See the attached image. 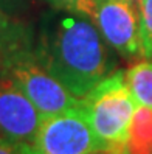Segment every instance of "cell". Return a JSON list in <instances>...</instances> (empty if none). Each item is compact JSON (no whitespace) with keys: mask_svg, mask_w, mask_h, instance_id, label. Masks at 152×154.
I'll return each mask as SVG.
<instances>
[{"mask_svg":"<svg viewBox=\"0 0 152 154\" xmlns=\"http://www.w3.org/2000/svg\"><path fill=\"white\" fill-rule=\"evenodd\" d=\"M36 55L42 66L78 98L85 97L113 69L100 30L90 17L78 13L47 25Z\"/></svg>","mask_w":152,"mask_h":154,"instance_id":"obj_1","label":"cell"},{"mask_svg":"<svg viewBox=\"0 0 152 154\" xmlns=\"http://www.w3.org/2000/svg\"><path fill=\"white\" fill-rule=\"evenodd\" d=\"M81 106L101 146L124 152L129 126L138 106L127 87L124 70H117L96 84L81 98Z\"/></svg>","mask_w":152,"mask_h":154,"instance_id":"obj_2","label":"cell"},{"mask_svg":"<svg viewBox=\"0 0 152 154\" xmlns=\"http://www.w3.org/2000/svg\"><path fill=\"white\" fill-rule=\"evenodd\" d=\"M22 39V36H19L0 48V62L43 119L81 106V98L75 97L53 76L42 66L36 51L25 47Z\"/></svg>","mask_w":152,"mask_h":154,"instance_id":"obj_3","label":"cell"},{"mask_svg":"<svg viewBox=\"0 0 152 154\" xmlns=\"http://www.w3.org/2000/svg\"><path fill=\"white\" fill-rule=\"evenodd\" d=\"M103 148L82 106L45 117L31 145L19 146L22 154H90Z\"/></svg>","mask_w":152,"mask_h":154,"instance_id":"obj_4","label":"cell"},{"mask_svg":"<svg viewBox=\"0 0 152 154\" xmlns=\"http://www.w3.org/2000/svg\"><path fill=\"white\" fill-rule=\"evenodd\" d=\"M43 115L0 62V137L17 146L31 145Z\"/></svg>","mask_w":152,"mask_h":154,"instance_id":"obj_5","label":"cell"},{"mask_svg":"<svg viewBox=\"0 0 152 154\" xmlns=\"http://www.w3.org/2000/svg\"><path fill=\"white\" fill-rule=\"evenodd\" d=\"M90 19L104 41L124 58L141 55L140 13L132 0H95Z\"/></svg>","mask_w":152,"mask_h":154,"instance_id":"obj_6","label":"cell"},{"mask_svg":"<svg viewBox=\"0 0 152 154\" xmlns=\"http://www.w3.org/2000/svg\"><path fill=\"white\" fill-rule=\"evenodd\" d=\"M124 154H152V109L137 106L129 126Z\"/></svg>","mask_w":152,"mask_h":154,"instance_id":"obj_7","label":"cell"},{"mask_svg":"<svg viewBox=\"0 0 152 154\" xmlns=\"http://www.w3.org/2000/svg\"><path fill=\"white\" fill-rule=\"evenodd\" d=\"M124 76L135 101L152 109V59L133 64L124 72Z\"/></svg>","mask_w":152,"mask_h":154,"instance_id":"obj_8","label":"cell"},{"mask_svg":"<svg viewBox=\"0 0 152 154\" xmlns=\"http://www.w3.org/2000/svg\"><path fill=\"white\" fill-rule=\"evenodd\" d=\"M141 56L152 59V0H140Z\"/></svg>","mask_w":152,"mask_h":154,"instance_id":"obj_9","label":"cell"},{"mask_svg":"<svg viewBox=\"0 0 152 154\" xmlns=\"http://www.w3.org/2000/svg\"><path fill=\"white\" fill-rule=\"evenodd\" d=\"M48 3L58 11H70L90 17L93 13L95 0H48Z\"/></svg>","mask_w":152,"mask_h":154,"instance_id":"obj_10","label":"cell"},{"mask_svg":"<svg viewBox=\"0 0 152 154\" xmlns=\"http://www.w3.org/2000/svg\"><path fill=\"white\" fill-rule=\"evenodd\" d=\"M17 34H19V31L14 33L10 28V22H8L6 16L0 11V48H2L3 45H6L10 41H13Z\"/></svg>","mask_w":152,"mask_h":154,"instance_id":"obj_11","label":"cell"},{"mask_svg":"<svg viewBox=\"0 0 152 154\" xmlns=\"http://www.w3.org/2000/svg\"><path fill=\"white\" fill-rule=\"evenodd\" d=\"M0 154H22L19 146L0 137Z\"/></svg>","mask_w":152,"mask_h":154,"instance_id":"obj_12","label":"cell"},{"mask_svg":"<svg viewBox=\"0 0 152 154\" xmlns=\"http://www.w3.org/2000/svg\"><path fill=\"white\" fill-rule=\"evenodd\" d=\"M90 154H124V152H118V151H113V149H106V148H98V149L92 151Z\"/></svg>","mask_w":152,"mask_h":154,"instance_id":"obj_13","label":"cell"}]
</instances>
